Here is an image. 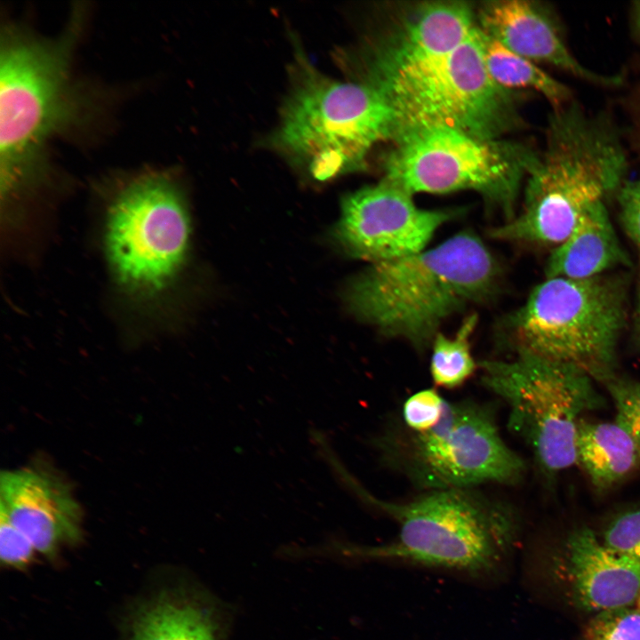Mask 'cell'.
<instances>
[{
  "label": "cell",
  "mask_w": 640,
  "mask_h": 640,
  "mask_svg": "<svg viewBox=\"0 0 640 640\" xmlns=\"http://www.w3.org/2000/svg\"><path fill=\"white\" fill-rule=\"evenodd\" d=\"M627 168L626 151L609 121L587 114L575 101L554 108L545 151L527 172L521 213L490 234L558 245L588 210L619 192Z\"/></svg>",
  "instance_id": "obj_1"
},
{
  "label": "cell",
  "mask_w": 640,
  "mask_h": 640,
  "mask_svg": "<svg viewBox=\"0 0 640 640\" xmlns=\"http://www.w3.org/2000/svg\"><path fill=\"white\" fill-rule=\"evenodd\" d=\"M497 265L475 235L462 232L430 250L376 263L350 285V309L384 335L420 349L441 323L492 291Z\"/></svg>",
  "instance_id": "obj_2"
},
{
  "label": "cell",
  "mask_w": 640,
  "mask_h": 640,
  "mask_svg": "<svg viewBox=\"0 0 640 640\" xmlns=\"http://www.w3.org/2000/svg\"><path fill=\"white\" fill-rule=\"evenodd\" d=\"M373 503L396 523V536L374 547H348L347 555L484 575L507 561L521 532L512 505L476 488L428 491L404 502Z\"/></svg>",
  "instance_id": "obj_3"
},
{
  "label": "cell",
  "mask_w": 640,
  "mask_h": 640,
  "mask_svg": "<svg viewBox=\"0 0 640 640\" xmlns=\"http://www.w3.org/2000/svg\"><path fill=\"white\" fill-rule=\"evenodd\" d=\"M73 36L72 27L56 41L14 28L2 36L0 180L7 204L41 178L46 142L79 113L69 77Z\"/></svg>",
  "instance_id": "obj_4"
},
{
  "label": "cell",
  "mask_w": 640,
  "mask_h": 640,
  "mask_svg": "<svg viewBox=\"0 0 640 640\" xmlns=\"http://www.w3.org/2000/svg\"><path fill=\"white\" fill-rule=\"evenodd\" d=\"M272 144L326 180L362 165L373 145L401 132L386 98L364 82L327 77L300 61Z\"/></svg>",
  "instance_id": "obj_5"
},
{
  "label": "cell",
  "mask_w": 640,
  "mask_h": 640,
  "mask_svg": "<svg viewBox=\"0 0 640 640\" xmlns=\"http://www.w3.org/2000/svg\"><path fill=\"white\" fill-rule=\"evenodd\" d=\"M626 314L618 276L550 277L508 319V338L516 356L567 364L604 384L617 374Z\"/></svg>",
  "instance_id": "obj_6"
},
{
  "label": "cell",
  "mask_w": 640,
  "mask_h": 640,
  "mask_svg": "<svg viewBox=\"0 0 640 640\" xmlns=\"http://www.w3.org/2000/svg\"><path fill=\"white\" fill-rule=\"evenodd\" d=\"M190 221L177 185L161 172L137 176L108 201L102 245L115 287L135 306L155 308L180 275Z\"/></svg>",
  "instance_id": "obj_7"
},
{
  "label": "cell",
  "mask_w": 640,
  "mask_h": 640,
  "mask_svg": "<svg viewBox=\"0 0 640 640\" xmlns=\"http://www.w3.org/2000/svg\"><path fill=\"white\" fill-rule=\"evenodd\" d=\"M377 447L386 465L426 492L514 485L527 469L503 441L493 408L468 399L446 401L439 420L423 430L392 421Z\"/></svg>",
  "instance_id": "obj_8"
},
{
  "label": "cell",
  "mask_w": 640,
  "mask_h": 640,
  "mask_svg": "<svg viewBox=\"0 0 640 640\" xmlns=\"http://www.w3.org/2000/svg\"><path fill=\"white\" fill-rule=\"evenodd\" d=\"M363 82L388 101L398 118L400 133L444 126L492 140L518 122L507 90L488 73L478 27L445 54Z\"/></svg>",
  "instance_id": "obj_9"
},
{
  "label": "cell",
  "mask_w": 640,
  "mask_h": 640,
  "mask_svg": "<svg viewBox=\"0 0 640 640\" xmlns=\"http://www.w3.org/2000/svg\"><path fill=\"white\" fill-rule=\"evenodd\" d=\"M480 368L483 384L505 401L509 428L530 445L546 477L577 463L581 415L604 405L593 379L575 367L529 356L483 361Z\"/></svg>",
  "instance_id": "obj_10"
},
{
  "label": "cell",
  "mask_w": 640,
  "mask_h": 640,
  "mask_svg": "<svg viewBox=\"0 0 640 640\" xmlns=\"http://www.w3.org/2000/svg\"><path fill=\"white\" fill-rule=\"evenodd\" d=\"M385 180L412 195L474 190L510 212L537 155L444 126L408 129L396 137Z\"/></svg>",
  "instance_id": "obj_11"
},
{
  "label": "cell",
  "mask_w": 640,
  "mask_h": 640,
  "mask_svg": "<svg viewBox=\"0 0 640 640\" xmlns=\"http://www.w3.org/2000/svg\"><path fill=\"white\" fill-rule=\"evenodd\" d=\"M451 216L418 207L411 193L384 180L343 199L335 235L350 256L376 264L425 250Z\"/></svg>",
  "instance_id": "obj_12"
},
{
  "label": "cell",
  "mask_w": 640,
  "mask_h": 640,
  "mask_svg": "<svg viewBox=\"0 0 640 640\" xmlns=\"http://www.w3.org/2000/svg\"><path fill=\"white\" fill-rule=\"evenodd\" d=\"M0 510L31 541L36 552L55 556L61 544L81 536L82 510L69 485L48 470H3Z\"/></svg>",
  "instance_id": "obj_13"
},
{
  "label": "cell",
  "mask_w": 640,
  "mask_h": 640,
  "mask_svg": "<svg viewBox=\"0 0 640 640\" xmlns=\"http://www.w3.org/2000/svg\"><path fill=\"white\" fill-rule=\"evenodd\" d=\"M551 569L571 602L585 612L634 606L640 596V563L609 550L586 526L569 534Z\"/></svg>",
  "instance_id": "obj_14"
},
{
  "label": "cell",
  "mask_w": 640,
  "mask_h": 640,
  "mask_svg": "<svg viewBox=\"0 0 640 640\" xmlns=\"http://www.w3.org/2000/svg\"><path fill=\"white\" fill-rule=\"evenodd\" d=\"M480 29L511 52L532 62L556 67L602 85H618L620 76H603L585 68L571 53L553 16L540 4L525 0L484 4L478 15Z\"/></svg>",
  "instance_id": "obj_15"
},
{
  "label": "cell",
  "mask_w": 640,
  "mask_h": 640,
  "mask_svg": "<svg viewBox=\"0 0 640 640\" xmlns=\"http://www.w3.org/2000/svg\"><path fill=\"white\" fill-rule=\"evenodd\" d=\"M476 28L471 8L462 2H429L401 21L392 39L368 53L364 77L411 67L445 54Z\"/></svg>",
  "instance_id": "obj_16"
},
{
  "label": "cell",
  "mask_w": 640,
  "mask_h": 640,
  "mask_svg": "<svg viewBox=\"0 0 640 640\" xmlns=\"http://www.w3.org/2000/svg\"><path fill=\"white\" fill-rule=\"evenodd\" d=\"M629 259L611 222L605 202L588 210L570 236L551 252L547 261V278L583 279L603 275Z\"/></svg>",
  "instance_id": "obj_17"
},
{
  "label": "cell",
  "mask_w": 640,
  "mask_h": 640,
  "mask_svg": "<svg viewBox=\"0 0 640 640\" xmlns=\"http://www.w3.org/2000/svg\"><path fill=\"white\" fill-rule=\"evenodd\" d=\"M577 463L596 491L604 492L630 476L640 466V452L618 422L580 420L576 437Z\"/></svg>",
  "instance_id": "obj_18"
},
{
  "label": "cell",
  "mask_w": 640,
  "mask_h": 640,
  "mask_svg": "<svg viewBox=\"0 0 640 640\" xmlns=\"http://www.w3.org/2000/svg\"><path fill=\"white\" fill-rule=\"evenodd\" d=\"M215 626L192 602L161 599L139 613L131 640H219Z\"/></svg>",
  "instance_id": "obj_19"
},
{
  "label": "cell",
  "mask_w": 640,
  "mask_h": 640,
  "mask_svg": "<svg viewBox=\"0 0 640 640\" xmlns=\"http://www.w3.org/2000/svg\"><path fill=\"white\" fill-rule=\"evenodd\" d=\"M479 30L486 68L499 86L505 90L536 91L554 108L572 100L571 91L565 84L547 74L533 62L511 52L480 28Z\"/></svg>",
  "instance_id": "obj_20"
},
{
  "label": "cell",
  "mask_w": 640,
  "mask_h": 640,
  "mask_svg": "<svg viewBox=\"0 0 640 640\" xmlns=\"http://www.w3.org/2000/svg\"><path fill=\"white\" fill-rule=\"evenodd\" d=\"M477 323L476 315L468 316L454 337L437 333L433 340L430 372L434 383L444 388L461 386L476 369L471 354L470 337Z\"/></svg>",
  "instance_id": "obj_21"
},
{
  "label": "cell",
  "mask_w": 640,
  "mask_h": 640,
  "mask_svg": "<svg viewBox=\"0 0 640 640\" xmlns=\"http://www.w3.org/2000/svg\"><path fill=\"white\" fill-rule=\"evenodd\" d=\"M612 552L640 563V501L614 513L599 537Z\"/></svg>",
  "instance_id": "obj_22"
},
{
  "label": "cell",
  "mask_w": 640,
  "mask_h": 640,
  "mask_svg": "<svg viewBox=\"0 0 640 640\" xmlns=\"http://www.w3.org/2000/svg\"><path fill=\"white\" fill-rule=\"evenodd\" d=\"M580 640H640V609L634 605L595 613Z\"/></svg>",
  "instance_id": "obj_23"
},
{
  "label": "cell",
  "mask_w": 640,
  "mask_h": 640,
  "mask_svg": "<svg viewBox=\"0 0 640 640\" xmlns=\"http://www.w3.org/2000/svg\"><path fill=\"white\" fill-rule=\"evenodd\" d=\"M604 385L616 408L615 421L628 431L640 452V382L617 373Z\"/></svg>",
  "instance_id": "obj_24"
},
{
  "label": "cell",
  "mask_w": 640,
  "mask_h": 640,
  "mask_svg": "<svg viewBox=\"0 0 640 640\" xmlns=\"http://www.w3.org/2000/svg\"><path fill=\"white\" fill-rule=\"evenodd\" d=\"M445 402L434 388L417 391L405 400L399 420L409 429H426L439 420Z\"/></svg>",
  "instance_id": "obj_25"
},
{
  "label": "cell",
  "mask_w": 640,
  "mask_h": 640,
  "mask_svg": "<svg viewBox=\"0 0 640 640\" xmlns=\"http://www.w3.org/2000/svg\"><path fill=\"white\" fill-rule=\"evenodd\" d=\"M33 544L7 515L0 510V558L8 566L24 568L35 556Z\"/></svg>",
  "instance_id": "obj_26"
},
{
  "label": "cell",
  "mask_w": 640,
  "mask_h": 640,
  "mask_svg": "<svg viewBox=\"0 0 640 640\" xmlns=\"http://www.w3.org/2000/svg\"><path fill=\"white\" fill-rule=\"evenodd\" d=\"M617 198L622 225L640 248V189L634 180L625 181L617 193Z\"/></svg>",
  "instance_id": "obj_27"
},
{
  "label": "cell",
  "mask_w": 640,
  "mask_h": 640,
  "mask_svg": "<svg viewBox=\"0 0 640 640\" xmlns=\"http://www.w3.org/2000/svg\"><path fill=\"white\" fill-rule=\"evenodd\" d=\"M633 14L635 28L640 37V2L636 3Z\"/></svg>",
  "instance_id": "obj_28"
},
{
  "label": "cell",
  "mask_w": 640,
  "mask_h": 640,
  "mask_svg": "<svg viewBox=\"0 0 640 640\" xmlns=\"http://www.w3.org/2000/svg\"><path fill=\"white\" fill-rule=\"evenodd\" d=\"M636 326L637 339H638V341L640 342V292H639L638 303H637V308H636Z\"/></svg>",
  "instance_id": "obj_29"
},
{
  "label": "cell",
  "mask_w": 640,
  "mask_h": 640,
  "mask_svg": "<svg viewBox=\"0 0 640 640\" xmlns=\"http://www.w3.org/2000/svg\"><path fill=\"white\" fill-rule=\"evenodd\" d=\"M634 181L636 184V186L638 187V188L640 189V178L638 180H635Z\"/></svg>",
  "instance_id": "obj_30"
},
{
  "label": "cell",
  "mask_w": 640,
  "mask_h": 640,
  "mask_svg": "<svg viewBox=\"0 0 640 640\" xmlns=\"http://www.w3.org/2000/svg\"><path fill=\"white\" fill-rule=\"evenodd\" d=\"M636 606L640 609V596L636 603Z\"/></svg>",
  "instance_id": "obj_31"
}]
</instances>
